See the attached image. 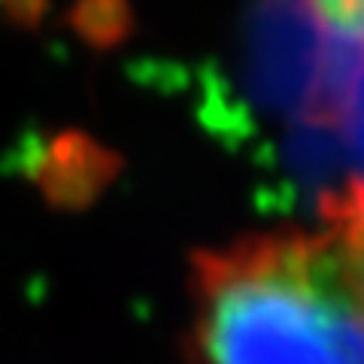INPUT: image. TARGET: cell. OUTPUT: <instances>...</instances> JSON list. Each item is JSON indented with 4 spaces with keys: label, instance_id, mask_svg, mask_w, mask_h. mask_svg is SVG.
<instances>
[{
    "label": "cell",
    "instance_id": "3957f363",
    "mask_svg": "<svg viewBox=\"0 0 364 364\" xmlns=\"http://www.w3.org/2000/svg\"><path fill=\"white\" fill-rule=\"evenodd\" d=\"M306 21L322 28L328 37L349 40L364 52V0H294Z\"/></svg>",
    "mask_w": 364,
    "mask_h": 364
},
{
    "label": "cell",
    "instance_id": "7a4b0ae2",
    "mask_svg": "<svg viewBox=\"0 0 364 364\" xmlns=\"http://www.w3.org/2000/svg\"><path fill=\"white\" fill-rule=\"evenodd\" d=\"M325 234L334 240L340 258L364 298V176L346 182L337 195L325 198Z\"/></svg>",
    "mask_w": 364,
    "mask_h": 364
},
{
    "label": "cell",
    "instance_id": "6da1fadb",
    "mask_svg": "<svg viewBox=\"0 0 364 364\" xmlns=\"http://www.w3.org/2000/svg\"><path fill=\"white\" fill-rule=\"evenodd\" d=\"M198 364H364V298L325 231H279L195 261Z\"/></svg>",
    "mask_w": 364,
    "mask_h": 364
}]
</instances>
